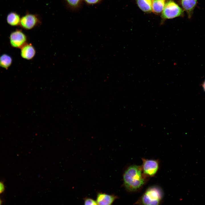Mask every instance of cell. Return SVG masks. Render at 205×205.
<instances>
[{
	"mask_svg": "<svg viewBox=\"0 0 205 205\" xmlns=\"http://www.w3.org/2000/svg\"><path fill=\"white\" fill-rule=\"evenodd\" d=\"M165 0H153L152 3V11L159 13L162 12L165 4Z\"/></svg>",
	"mask_w": 205,
	"mask_h": 205,
	"instance_id": "13",
	"label": "cell"
},
{
	"mask_svg": "<svg viewBox=\"0 0 205 205\" xmlns=\"http://www.w3.org/2000/svg\"><path fill=\"white\" fill-rule=\"evenodd\" d=\"M163 197L161 189L157 186H152L146 189L135 204L159 205L161 203Z\"/></svg>",
	"mask_w": 205,
	"mask_h": 205,
	"instance_id": "2",
	"label": "cell"
},
{
	"mask_svg": "<svg viewBox=\"0 0 205 205\" xmlns=\"http://www.w3.org/2000/svg\"><path fill=\"white\" fill-rule=\"evenodd\" d=\"M85 205H96L97 203L96 201L90 198H86L84 199Z\"/></svg>",
	"mask_w": 205,
	"mask_h": 205,
	"instance_id": "16",
	"label": "cell"
},
{
	"mask_svg": "<svg viewBox=\"0 0 205 205\" xmlns=\"http://www.w3.org/2000/svg\"><path fill=\"white\" fill-rule=\"evenodd\" d=\"M10 42L13 47L21 48L26 43L27 37L20 30H17L12 32L10 35Z\"/></svg>",
	"mask_w": 205,
	"mask_h": 205,
	"instance_id": "6",
	"label": "cell"
},
{
	"mask_svg": "<svg viewBox=\"0 0 205 205\" xmlns=\"http://www.w3.org/2000/svg\"><path fill=\"white\" fill-rule=\"evenodd\" d=\"M103 0H83L87 5H93L99 4L101 3Z\"/></svg>",
	"mask_w": 205,
	"mask_h": 205,
	"instance_id": "15",
	"label": "cell"
},
{
	"mask_svg": "<svg viewBox=\"0 0 205 205\" xmlns=\"http://www.w3.org/2000/svg\"><path fill=\"white\" fill-rule=\"evenodd\" d=\"M41 23V19L38 15L27 12L21 18L19 25L25 29L30 30L40 25Z\"/></svg>",
	"mask_w": 205,
	"mask_h": 205,
	"instance_id": "3",
	"label": "cell"
},
{
	"mask_svg": "<svg viewBox=\"0 0 205 205\" xmlns=\"http://www.w3.org/2000/svg\"><path fill=\"white\" fill-rule=\"evenodd\" d=\"M142 164L141 166L144 175L148 178L154 176L159 169V160L144 158H142Z\"/></svg>",
	"mask_w": 205,
	"mask_h": 205,
	"instance_id": "5",
	"label": "cell"
},
{
	"mask_svg": "<svg viewBox=\"0 0 205 205\" xmlns=\"http://www.w3.org/2000/svg\"><path fill=\"white\" fill-rule=\"evenodd\" d=\"M21 18L17 13L12 12L8 14L7 18V23L12 26H15L20 25Z\"/></svg>",
	"mask_w": 205,
	"mask_h": 205,
	"instance_id": "12",
	"label": "cell"
},
{
	"mask_svg": "<svg viewBox=\"0 0 205 205\" xmlns=\"http://www.w3.org/2000/svg\"><path fill=\"white\" fill-rule=\"evenodd\" d=\"M181 2L183 8L186 12L188 18H190L196 5L197 0H181Z\"/></svg>",
	"mask_w": 205,
	"mask_h": 205,
	"instance_id": "9",
	"label": "cell"
},
{
	"mask_svg": "<svg viewBox=\"0 0 205 205\" xmlns=\"http://www.w3.org/2000/svg\"><path fill=\"white\" fill-rule=\"evenodd\" d=\"M117 198L114 195L99 193L97 195L96 201L98 205H111Z\"/></svg>",
	"mask_w": 205,
	"mask_h": 205,
	"instance_id": "7",
	"label": "cell"
},
{
	"mask_svg": "<svg viewBox=\"0 0 205 205\" xmlns=\"http://www.w3.org/2000/svg\"><path fill=\"white\" fill-rule=\"evenodd\" d=\"M12 59L11 57L7 54H3L0 56V66L7 69L11 65Z\"/></svg>",
	"mask_w": 205,
	"mask_h": 205,
	"instance_id": "14",
	"label": "cell"
},
{
	"mask_svg": "<svg viewBox=\"0 0 205 205\" xmlns=\"http://www.w3.org/2000/svg\"><path fill=\"white\" fill-rule=\"evenodd\" d=\"M202 87H203V88L204 89V90L205 91V80L203 82V84H202Z\"/></svg>",
	"mask_w": 205,
	"mask_h": 205,
	"instance_id": "18",
	"label": "cell"
},
{
	"mask_svg": "<svg viewBox=\"0 0 205 205\" xmlns=\"http://www.w3.org/2000/svg\"><path fill=\"white\" fill-rule=\"evenodd\" d=\"M153 0H136L138 5L143 11L150 12L152 11Z\"/></svg>",
	"mask_w": 205,
	"mask_h": 205,
	"instance_id": "11",
	"label": "cell"
},
{
	"mask_svg": "<svg viewBox=\"0 0 205 205\" xmlns=\"http://www.w3.org/2000/svg\"><path fill=\"white\" fill-rule=\"evenodd\" d=\"M1 203H2V202L0 199V205L1 204Z\"/></svg>",
	"mask_w": 205,
	"mask_h": 205,
	"instance_id": "19",
	"label": "cell"
},
{
	"mask_svg": "<svg viewBox=\"0 0 205 205\" xmlns=\"http://www.w3.org/2000/svg\"><path fill=\"white\" fill-rule=\"evenodd\" d=\"M148 178L144 174L141 166L132 165L126 169L123 174L124 185L129 191H137L145 184Z\"/></svg>",
	"mask_w": 205,
	"mask_h": 205,
	"instance_id": "1",
	"label": "cell"
},
{
	"mask_svg": "<svg viewBox=\"0 0 205 205\" xmlns=\"http://www.w3.org/2000/svg\"><path fill=\"white\" fill-rule=\"evenodd\" d=\"M183 12L181 8L173 1L170 0L165 3L162 16L165 19H171L181 15Z\"/></svg>",
	"mask_w": 205,
	"mask_h": 205,
	"instance_id": "4",
	"label": "cell"
},
{
	"mask_svg": "<svg viewBox=\"0 0 205 205\" xmlns=\"http://www.w3.org/2000/svg\"><path fill=\"white\" fill-rule=\"evenodd\" d=\"M5 190V186L3 183L0 181V194L3 192Z\"/></svg>",
	"mask_w": 205,
	"mask_h": 205,
	"instance_id": "17",
	"label": "cell"
},
{
	"mask_svg": "<svg viewBox=\"0 0 205 205\" xmlns=\"http://www.w3.org/2000/svg\"><path fill=\"white\" fill-rule=\"evenodd\" d=\"M21 48V56L24 59H31L35 55V50L31 44H26Z\"/></svg>",
	"mask_w": 205,
	"mask_h": 205,
	"instance_id": "8",
	"label": "cell"
},
{
	"mask_svg": "<svg viewBox=\"0 0 205 205\" xmlns=\"http://www.w3.org/2000/svg\"><path fill=\"white\" fill-rule=\"evenodd\" d=\"M66 8L72 11H79L82 7L83 0H63Z\"/></svg>",
	"mask_w": 205,
	"mask_h": 205,
	"instance_id": "10",
	"label": "cell"
}]
</instances>
